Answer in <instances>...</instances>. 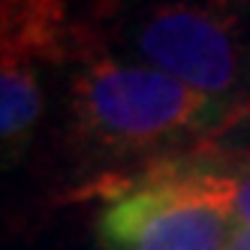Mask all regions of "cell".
Instances as JSON below:
<instances>
[{"label":"cell","mask_w":250,"mask_h":250,"mask_svg":"<svg viewBox=\"0 0 250 250\" xmlns=\"http://www.w3.org/2000/svg\"><path fill=\"white\" fill-rule=\"evenodd\" d=\"M223 100L193 91L142 61L84 55L69 79V133L103 157H136L205 133L223 118Z\"/></svg>","instance_id":"1"},{"label":"cell","mask_w":250,"mask_h":250,"mask_svg":"<svg viewBox=\"0 0 250 250\" xmlns=\"http://www.w3.org/2000/svg\"><path fill=\"white\" fill-rule=\"evenodd\" d=\"M238 178L181 166L142 178L103 208L97 232L109 250H229Z\"/></svg>","instance_id":"2"},{"label":"cell","mask_w":250,"mask_h":250,"mask_svg":"<svg viewBox=\"0 0 250 250\" xmlns=\"http://www.w3.org/2000/svg\"><path fill=\"white\" fill-rule=\"evenodd\" d=\"M244 0H139L121 21V40L136 61L229 100L244 79Z\"/></svg>","instance_id":"3"},{"label":"cell","mask_w":250,"mask_h":250,"mask_svg":"<svg viewBox=\"0 0 250 250\" xmlns=\"http://www.w3.org/2000/svg\"><path fill=\"white\" fill-rule=\"evenodd\" d=\"M84 37L66 21V0H0V55L61 63L82 58Z\"/></svg>","instance_id":"4"},{"label":"cell","mask_w":250,"mask_h":250,"mask_svg":"<svg viewBox=\"0 0 250 250\" xmlns=\"http://www.w3.org/2000/svg\"><path fill=\"white\" fill-rule=\"evenodd\" d=\"M42 109L45 97L37 76V61L0 55V139L6 163L27 151Z\"/></svg>","instance_id":"5"},{"label":"cell","mask_w":250,"mask_h":250,"mask_svg":"<svg viewBox=\"0 0 250 250\" xmlns=\"http://www.w3.org/2000/svg\"><path fill=\"white\" fill-rule=\"evenodd\" d=\"M238 178V196H235V214H238V223L250 226V163L244 169L235 172Z\"/></svg>","instance_id":"6"},{"label":"cell","mask_w":250,"mask_h":250,"mask_svg":"<svg viewBox=\"0 0 250 250\" xmlns=\"http://www.w3.org/2000/svg\"><path fill=\"white\" fill-rule=\"evenodd\" d=\"M127 3H139V0H94V12L103 15V19H109V15H115L118 9H124Z\"/></svg>","instance_id":"7"},{"label":"cell","mask_w":250,"mask_h":250,"mask_svg":"<svg viewBox=\"0 0 250 250\" xmlns=\"http://www.w3.org/2000/svg\"><path fill=\"white\" fill-rule=\"evenodd\" d=\"M229 250H250V226L235 223V229H232V238H229Z\"/></svg>","instance_id":"8"}]
</instances>
